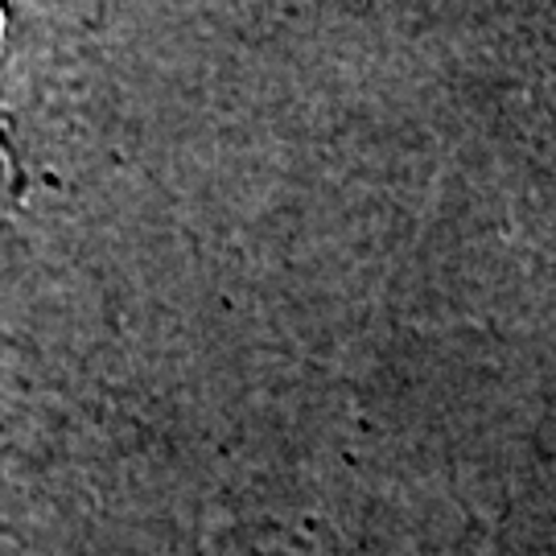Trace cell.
<instances>
[{
  "mask_svg": "<svg viewBox=\"0 0 556 556\" xmlns=\"http://www.w3.org/2000/svg\"><path fill=\"white\" fill-rule=\"evenodd\" d=\"M0 29H4V9H0ZM17 161H13V149H9L4 132H0V202L9 199V190H17Z\"/></svg>",
  "mask_w": 556,
  "mask_h": 556,
  "instance_id": "6da1fadb",
  "label": "cell"
}]
</instances>
